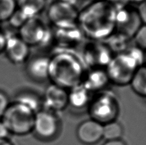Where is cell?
I'll use <instances>...</instances> for the list:
<instances>
[{
	"label": "cell",
	"instance_id": "obj_30",
	"mask_svg": "<svg viewBox=\"0 0 146 145\" xmlns=\"http://www.w3.org/2000/svg\"><path fill=\"white\" fill-rule=\"evenodd\" d=\"M10 134L7 127L0 119V139H8V137L9 136Z\"/></svg>",
	"mask_w": 146,
	"mask_h": 145
},
{
	"label": "cell",
	"instance_id": "obj_8",
	"mask_svg": "<svg viewBox=\"0 0 146 145\" xmlns=\"http://www.w3.org/2000/svg\"><path fill=\"white\" fill-rule=\"evenodd\" d=\"M79 12L75 6L57 0L49 7L48 17L56 28H69L78 26Z\"/></svg>",
	"mask_w": 146,
	"mask_h": 145
},
{
	"label": "cell",
	"instance_id": "obj_16",
	"mask_svg": "<svg viewBox=\"0 0 146 145\" xmlns=\"http://www.w3.org/2000/svg\"><path fill=\"white\" fill-rule=\"evenodd\" d=\"M110 82L105 69H90L85 72L82 84L90 93L104 90Z\"/></svg>",
	"mask_w": 146,
	"mask_h": 145
},
{
	"label": "cell",
	"instance_id": "obj_23",
	"mask_svg": "<svg viewBox=\"0 0 146 145\" xmlns=\"http://www.w3.org/2000/svg\"><path fill=\"white\" fill-rule=\"evenodd\" d=\"M16 10V0H0V23L9 21Z\"/></svg>",
	"mask_w": 146,
	"mask_h": 145
},
{
	"label": "cell",
	"instance_id": "obj_13",
	"mask_svg": "<svg viewBox=\"0 0 146 145\" xmlns=\"http://www.w3.org/2000/svg\"><path fill=\"white\" fill-rule=\"evenodd\" d=\"M103 124L91 118L83 121L77 128L78 140L87 145L98 143L103 138Z\"/></svg>",
	"mask_w": 146,
	"mask_h": 145
},
{
	"label": "cell",
	"instance_id": "obj_3",
	"mask_svg": "<svg viewBox=\"0 0 146 145\" xmlns=\"http://www.w3.org/2000/svg\"><path fill=\"white\" fill-rule=\"evenodd\" d=\"M35 113L17 101L10 103L1 118L10 134L25 136L33 131Z\"/></svg>",
	"mask_w": 146,
	"mask_h": 145
},
{
	"label": "cell",
	"instance_id": "obj_7",
	"mask_svg": "<svg viewBox=\"0 0 146 145\" xmlns=\"http://www.w3.org/2000/svg\"><path fill=\"white\" fill-rule=\"evenodd\" d=\"M60 130V121L55 113L41 109L35 114L33 131L38 139L50 141L56 138Z\"/></svg>",
	"mask_w": 146,
	"mask_h": 145
},
{
	"label": "cell",
	"instance_id": "obj_14",
	"mask_svg": "<svg viewBox=\"0 0 146 145\" xmlns=\"http://www.w3.org/2000/svg\"><path fill=\"white\" fill-rule=\"evenodd\" d=\"M49 57L36 56L28 59L26 73L30 79L37 82H42L49 79Z\"/></svg>",
	"mask_w": 146,
	"mask_h": 145
},
{
	"label": "cell",
	"instance_id": "obj_31",
	"mask_svg": "<svg viewBox=\"0 0 146 145\" xmlns=\"http://www.w3.org/2000/svg\"><path fill=\"white\" fill-rule=\"evenodd\" d=\"M103 145H127L125 142L121 139H115V140L106 141Z\"/></svg>",
	"mask_w": 146,
	"mask_h": 145
},
{
	"label": "cell",
	"instance_id": "obj_29",
	"mask_svg": "<svg viewBox=\"0 0 146 145\" xmlns=\"http://www.w3.org/2000/svg\"><path fill=\"white\" fill-rule=\"evenodd\" d=\"M7 36L8 35L7 33L1 28H0V53H1L5 50Z\"/></svg>",
	"mask_w": 146,
	"mask_h": 145
},
{
	"label": "cell",
	"instance_id": "obj_32",
	"mask_svg": "<svg viewBox=\"0 0 146 145\" xmlns=\"http://www.w3.org/2000/svg\"><path fill=\"white\" fill-rule=\"evenodd\" d=\"M0 145H14L8 139H0Z\"/></svg>",
	"mask_w": 146,
	"mask_h": 145
},
{
	"label": "cell",
	"instance_id": "obj_21",
	"mask_svg": "<svg viewBox=\"0 0 146 145\" xmlns=\"http://www.w3.org/2000/svg\"><path fill=\"white\" fill-rule=\"evenodd\" d=\"M15 101L27 106L35 113L41 109L42 100L34 93L28 92L20 93L15 98Z\"/></svg>",
	"mask_w": 146,
	"mask_h": 145
},
{
	"label": "cell",
	"instance_id": "obj_28",
	"mask_svg": "<svg viewBox=\"0 0 146 145\" xmlns=\"http://www.w3.org/2000/svg\"><path fill=\"white\" fill-rule=\"evenodd\" d=\"M108 3L115 8L116 9H121L122 7L128 5L130 0H106Z\"/></svg>",
	"mask_w": 146,
	"mask_h": 145
},
{
	"label": "cell",
	"instance_id": "obj_2",
	"mask_svg": "<svg viewBox=\"0 0 146 145\" xmlns=\"http://www.w3.org/2000/svg\"><path fill=\"white\" fill-rule=\"evenodd\" d=\"M85 72L82 62L71 53L62 52L49 58V79L65 89L82 83Z\"/></svg>",
	"mask_w": 146,
	"mask_h": 145
},
{
	"label": "cell",
	"instance_id": "obj_15",
	"mask_svg": "<svg viewBox=\"0 0 146 145\" xmlns=\"http://www.w3.org/2000/svg\"><path fill=\"white\" fill-rule=\"evenodd\" d=\"M53 38L57 45L64 49H70L80 44L85 37L78 26L69 28H56Z\"/></svg>",
	"mask_w": 146,
	"mask_h": 145
},
{
	"label": "cell",
	"instance_id": "obj_6",
	"mask_svg": "<svg viewBox=\"0 0 146 145\" xmlns=\"http://www.w3.org/2000/svg\"><path fill=\"white\" fill-rule=\"evenodd\" d=\"M19 30V37L30 47L46 45L53 38L49 27L37 17L28 19Z\"/></svg>",
	"mask_w": 146,
	"mask_h": 145
},
{
	"label": "cell",
	"instance_id": "obj_5",
	"mask_svg": "<svg viewBox=\"0 0 146 145\" xmlns=\"http://www.w3.org/2000/svg\"><path fill=\"white\" fill-rule=\"evenodd\" d=\"M88 107L91 119L103 125L115 120L119 111L117 98L111 91L98 92L91 98Z\"/></svg>",
	"mask_w": 146,
	"mask_h": 145
},
{
	"label": "cell",
	"instance_id": "obj_9",
	"mask_svg": "<svg viewBox=\"0 0 146 145\" xmlns=\"http://www.w3.org/2000/svg\"><path fill=\"white\" fill-rule=\"evenodd\" d=\"M143 24H145L140 19L137 9L128 5L117 9L115 32L132 39Z\"/></svg>",
	"mask_w": 146,
	"mask_h": 145
},
{
	"label": "cell",
	"instance_id": "obj_24",
	"mask_svg": "<svg viewBox=\"0 0 146 145\" xmlns=\"http://www.w3.org/2000/svg\"><path fill=\"white\" fill-rule=\"evenodd\" d=\"M133 39L135 43V46L145 51L146 47V28L145 24L142 25L137 32L135 33L133 37Z\"/></svg>",
	"mask_w": 146,
	"mask_h": 145
},
{
	"label": "cell",
	"instance_id": "obj_1",
	"mask_svg": "<svg viewBox=\"0 0 146 145\" xmlns=\"http://www.w3.org/2000/svg\"><path fill=\"white\" fill-rule=\"evenodd\" d=\"M117 9L106 0H100L79 12L78 26L92 40H106L115 32Z\"/></svg>",
	"mask_w": 146,
	"mask_h": 145
},
{
	"label": "cell",
	"instance_id": "obj_10",
	"mask_svg": "<svg viewBox=\"0 0 146 145\" xmlns=\"http://www.w3.org/2000/svg\"><path fill=\"white\" fill-rule=\"evenodd\" d=\"M113 56L107 45L100 41L88 43L83 52V60L90 69H105Z\"/></svg>",
	"mask_w": 146,
	"mask_h": 145
},
{
	"label": "cell",
	"instance_id": "obj_11",
	"mask_svg": "<svg viewBox=\"0 0 146 145\" xmlns=\"http://www.w3.org/2000/svg\"><path fill=\"white\" fill-rule=\"evenodd\" d=\"M42 105L44 109L53 113L64 110L68 105V91L51 83L44 92Z\"/></svg>",
	"mask_w": 146,
	"mask_h": 145
},
{
	"label": "cell",
	"instance_id": "obj_20",
	"mask_svg": "<svg viewBox=\"0 0 146 145\" xmlns=\"http://www.w3.org/2000/svg\"><path fill=\"white\" fill-rule=\"evenodd\" d=\"M106 40H108V42L106 44L112 53L115 52L117 54L124 53L130 47L129 42L131 39L115 32Z\"/></svg>",
	"mask_w": 146,
	"mask_h": 145
},
{
	"label": "cell",
	"instance_id": "obj_26",
	"mask_svg": "<svg viewBox=\"0 0 146 145\" xmlns=\"http://www.w3.org/2000/svg\"><path fill=\"white\" fill-rule=\"evenodd\" d=\"M10 100L4 92L0 90V119L10 105Z\"/></svg>",
	"mask_w": 146,
	"mask_h": 145
},
{
	"label": "cell",
	"instance_id": "obj_34",
	"mask_svg": "<svg viewBox=\"0 0 146 145\" xmlns=\"http://www.w3.org/2000/svg\"><path fill=\"white\" fill-rule=\"evenodd\" d=\"M87 1H90L91 2H95V1H100V0H87Z\"/></svg>",
	"mask_w": 146,
	"mask_h": 145
},
{
	"label": "cell",
	"instance_id": "obj_27",
	"mask_svg": "<svg viewBox=\"0 0 146 145\" xmlns=\"http://www.w3.org/2000/svg\"><path fill=\"white\" fill-rule=\"evenodd\" d=\"M137 11L138 12L140 19L142 21L144 24H145L146 20V5L145 1H143L139 4V7H138Z\"/></svg>",
	"mask_w": 146,
	"mask_h": 145
},
{
	"label": "cell",
	"instance_id": "obj_12",
	"mask_svg": "<svg viewBox=\"0 0 146 145\" xmlns=\"http://www.w3.org/2000/svg\"><path fill=\"white\" fill-rule=\"evenodd\" d=\"M5 53L12 63L19 65L27 61L29 58L30 46L19 35H8Z\"/></svg>",
	"mask_w": 146,
	"mask_h": 145
},
{
	"label": "cell",
	"instance_id": "obj_18",
	"mask_svg": "<svg viewBox=\"0 0 146 145\" xmlns=\"http://www.w3.org/2000/svg\"><path fill=\"white\" fill-rule=\"evenodd\" d=\"M17 9L28 19L37 17L46 7V0H16Z\"/></svg>",
	"mask_w": 146,
	"mask_h": 145
},
{
	"label": "cell",
	"instance_id": "obj_17",
	"mask_svg": "<svg viewBox=\"0 0 146 145\" xmlns=\"http://www.w3.org/2000/svg\"><path fill=\"white\" fill-rule=\"evenodd\" d=\"M68 92V105L76 109H82L88 107L91 100V93L81 83Z\"/></svg>",
	"mask_w": 146,
	"mask_h": 145
},
{
	"label": "cell",
	"instance_id": "obj_19",
	"mask_svg": "<svg viewBox=\"0 0 146 145\" xmlns=\"http://www.w3.org/2000/svg\"><path fill=\"white\" fill-rule=\"evenodd\" d=\"M135 94L142 98L146 96V69L144 65L139 67L129 82Z\"/></svg>",
	"mask_w": 146,
	"mask_h": 145
},
{
	"label": "cell",
	"instance_id": "obj_4",
	"mask_svg": "<svg viewBox=\"0 0 146 145\" xmlns=\"http://www.w3.org/2000/svg\"><path fill=\"white\" fill-rule=\"evenodd\" d=\"M142 67L128 51L117 54L105 68L109 81L118 86L129 84L137 69Z\"/></svg>",
	"mask_w": 146,
	"mask_h": 145
},
{
	"label": "cell",
	"instance_id": "obj_22",
	"mask_svg": "<svg viewBox=\"0 0 146 145\" xmlns=\"http://www.w3.org/2000/svg\"><path fill=\"white\" fill-rule=\"evenodd\" d=\"M123 128L117 121L114 120L104 124L103 127V138L106 141L121 139Z\"/></svg>",
	"mask_w": 146,
	"mask_h": 145
},
{
	"label": "cell",
	"instance_id": "obj_33",
	"mask_svg": "<svg viewBox=\"0 0 146 145\" xmlns=\"http://www.w3.org/2000/svg\"><path fill=\"white\" fill-rule=\"evenodd\" d=\"M58 1L66 3L73 5V6H75V5L77 3L78 0H58Z\"/></svg>",
	"mask_w": 146,
	"mask_h": 145
},
{
	"label": "cell",
	"instance_id": "obj_25",
	"mask_svg": "<svg viewBox=\"0 0 146 145\" xmlns=\"http://www.w3.org/2000/svg\"><path fill=\"white\" fill-rule=\"evenodd\" d=\"M28 19H29L26 17L19 10L17 9L14 14L12 15V17L10 18L9 22L12 27L19 29L27 21Z\"/></svg>",
	"mask_w": 146,
	"mask_h": 145
}]
</instances>
